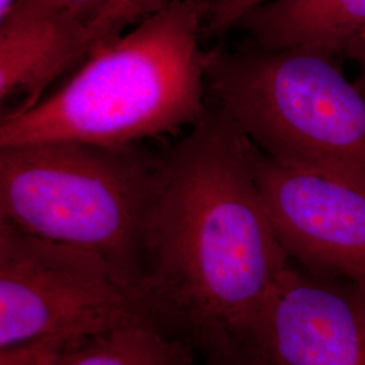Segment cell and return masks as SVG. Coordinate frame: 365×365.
<instances>
[{"label":"cell","instance_id":"277c9868","mask_svg":"<svg viewBox=\"0 0 365 365\" xmlns=\"http://www.w3.org/2000/svg\"><path fill=\"white\" fill-rule=\"evenodd\" d=\"M163 155L138 145L51 141L0 148V221L92 252L140 286Z\"/></svg>","mask_w":365,"mask_h":365},{"label":"cell","instance_id":"7a4b0ae2","mask_svg":"<svg viewBox=\"0 0 365 365\" xmlns=\"http://www.w3.org/2000/svg\"><path fill=\"white\" fill-rule=\"evenodd\" d=\"M209 9L210 0H170L107 41L57 91L3 114L0 148L130 146L192 129L210 110L200 43Z\"/></svg>","mask_w":365,"mask_h":365},{"label":"cell","instance_id":"52a82bcc","mask_svg":"<svg viewBox=\"0 0 365 365\" xmlns=\"http://www.w3.org/2000/svg\"><path fill=\"white\" fill-rule=\"evenodd\" d=\"M255 165L264 202L289 261L365 294V190L288 168L257 148Z\"/></svg>","mask_w":365,"mask_h":365},{"label":"cell","instance_id":"5bb4252c","mask_svg":"<svg viewBox=\"0 0 365 365\" xmlns=\"http://www.w3.org/2000/svg\"><path fill=\"white\" fill-rule=\"evenodd\" d=\"M344 57L352 60L359 68V76L356 78V87L363 92L365 96V31L359 34L352 42L348 45Z\"/></svg>","mask_w":365,"mask_h":365},{"label":"cell","instance_id":"30bf717a","mask_svg":"<svg viewBox=\"0 0 365 365\" xmlns=\"http://www.w3.org/2000/svg\"><path fill=\"white\" fill-rule=\"evenodd\" d=\"M195 346L145 322L98 336L0 349V365H194Z\"/></svg>","mask_w":365,"mask_h":365},{"label":"cell","instance_id":"9a60e30c","mask_svg":"<svg viewBox=\"0 0 365 365\" xmlns=\"http://www.w3.org/2000/svg\"><path fill=\"white\" fill-rule=\"evenodd\" d=\"M205 365H241V363L229 353H211L206 356Z\"/></svg>","mask_w":365,"mask_h":365},{"label":"cell","instance_id":"7c38bea8","mask_svg":"<svg viewBox=\"0 0 365 365\" xmlns=\"http://www.w3.org/2000/svg\"><path fill=\"white\" fill-rule=\"evenodd\" d=\"M265 1L267 0H210L205 34L212 37L229 34L235 30L242 16Z\"/></svg>","mask_w":365,"mask_h":365},{"label":"cell","instance_id":"3957f363","mask_svg":"<svg viewBox=\"0 0 365 365\" xmlns=\"http://www.w3.org/2000/svg\"><path fill=\"white\" fill-rule=\"evenodd\" d=\"M206 83L212 105L261 153L365 190V96L337 58L247 39L206 52Z\"/></svg>","mask_w":365,"mask_h":365},{"label":"cell","instance_id":"4fadbf2b","mask_svg":"<svg viewBox=\"0 0 365 365\" xmlns=\"http://www.w3.org/2000/svg\"><path fill=\"white\" fill-rule=\"evenodd\" d=\"M170 0H122L118 9L117 24L119 30L137 24L146 15L155 13Z\"/></svg>","mask_w":365,"mask_h":365},{"label":"cell","instance_id":"8992f818","mask_svg":"<svg viewBox=\"0 0 365 365\" xmlns=\"http://www.w3.org/2000/svg\"><path fill=\"white\" fill-rule=\"evenodd\" d=\"M227 353L241 365H365V294L291 262Z\"/></svg>","mask_w":365,"mask_h":365},{"label":"cell","instance_id":"6da1fadb","mask_svg":"<svg viewBox=\"0 0 365 365\" xmlns=\"http://www.w3.org/2000/svg\"><path fill=\"white\" fill-rule=\"evenodd\" d=\"M255 156L214 105L163 155L140 288L157 321L205 356L229 352L291 265Z\"/></svg>","mask_w":365,"mask_h":365},{"label":"cell","instance_id":"ba28073f","mask_svg":"<svg viewBox=\"0 0 365 365\" xmlns=\"http://www.w3.org/2000/svg\"><path fill=\"white\" fill-rule=\"evenodd\" d=\"M110 39L101 21L11 9L0 19V102L21 96V103L6 114L36 105L54 80Z\"/></svg>","mask_w":365,"mask_h":365},{"label":"cell","instance_id":"9c48e42d","mask_svg":"<svg viewBox=\"0 0 365 365\" xmlns=\"http://www.w3.org/2000/svg\"><path fill=\"white\" fill-rule=\"evenodd\" d=\"M235 30L265 49H309L342 58L365 31V0H267Z\"/></svg>","mask_w":365,"mask_h":365},{"label":"cell","instance_id":"8fae6325","mask_svg":"<svg viewBox=\"0 0 365 365\" xmlns=\"http://www.w3.org/2000/svg\"><path fill=\"white\" fill-rule=\"evenodd\" d=\"M120 1L122 0H16L11 9L60 14L91 22L101 21L110 30L111 36H118L117 14Z\"/></svg>","mask_w":365,"mask_h":365},{"label":"cell","instance_id":"2e32d148","mask_svg":"<svg viewBox=\"0 0 365 365\" xmlns=\"http://www.w3.org/2000/svg\"><path fill=\"white\" fill-rule=\"evenodd\" d=\"M16 0H0V19L6 16Z\"/></svg>","mask_w":365,"mask_h":365},{"label":"cell","instance_id":"5b68a950","mask_svg":"<svg viewBox=\"0 0 365 365\" xmlns=\"http://www.w3.org/2000/svg\"><path fill=\"white\" fill-rule=\"evenodd\" d=\"M145 322L161 325L140 286L103 257L0 221V349Z\"/></svg>","mask_w":365,"mask_h":365}]
</instances>
